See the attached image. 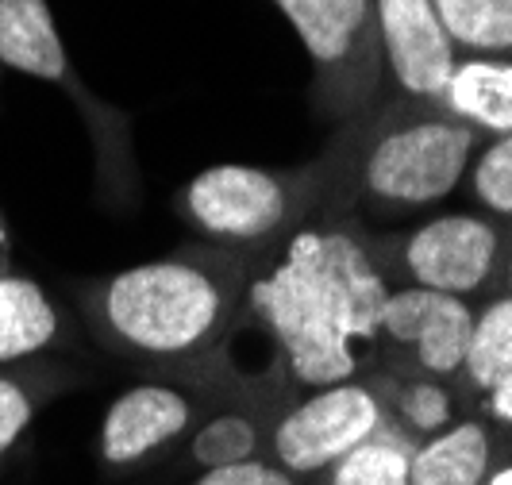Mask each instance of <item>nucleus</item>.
Returning a JSON list of instances; mask_svg holds the SVG:
<instances>
[{
	"mask_svg": "<svg viewBox=\"0 0 512 485\" xmlns=\"http://www.w3.org/2000/svg\"><path fill=\"white\" fill-rule=\"evenodd\" d=\"M366 228L316 212L282 243L258 251L243 297V324L266 335L293 393L355 378L378 347L385 305Z\"/></svg>",
	"mask_w": 512,
	"mask_h": 485,
	"instance_id": "1",
	"label": "nucleus"
},
{
	"mask_svg": "<svg viewBox=\"0 0 512 485\" xmlns=\"http://www.w3.org/2000/svg\"><path fill=\"white\" fill-rule=\"evenodd\" d=\"M251 251L189 243L81 289V316L104 351L208 389L228 378V347L243 324Z\"/></svg>",
	"mask_w": 512,
	"mask_h": 485,
	"instance_id": "2",
	"label": "nucleus"
},
{
	"mask_svg": "<svg viewBox=\"0 0 512 485\" xmlns=\"http://www.w3.org/2000/svg\"><path fill=\"white\" fill-rule=\"evenodd\" d=\"M482 139L443 104L382 93L339 120L328 147L316 154L324 181L320 212L351 216L362 228L412 220L459 189Z\"/></svg>",
	"mask_w": 512,
	"mask_h": 485,
	"instance_id": "3",
	"label": "nucleus"
},
{
	"mask_svg": "<svg viewBox=\"0 0 512 485\" xmlns=\"http://www.w3.org/2000/svg\"><path fill=\"white\" fill-rule=\"evenodd\" d=\"M324 208V181L316 158L305 166L270 170L220 162L185 181L178 212L205 243L231 251H266L282 243Z\"/></svg>",
	"mask_w": 512,
	"mask_h": 485,
	"instance_id": "4",
	"label": "nucleus"
},
{
	"mask_svg": "<svg viewBox=\"0 0 512 485\" xmlns=\"http://www.w3.org/2000/svg\"><path fill=\"white\" fill-rule=\"evenodd\" d=\"M512 224L486 212H436L409 228H366V247L389 289H436L482 305L501 293Z\"/></svg>",
	"mask_w": 512,
	"mask_h": 485,
	"instance_id": "5",
	"label": "nucleus"
},
{
	"mask_svg": "<svg viewBox=\"0 0 512 485\" xmlns=\"http://www.w3.org/2000/svg\"><path fill=\"white\" fill-rule=\"evenodd\" d=\"M312 62V104L324 120H347L382 97V51L374 0H274Z\"/></svg>",
	"mask_w": 512,
	"mask_h": 485,
	"instance_id": "6",
	"label": "nucleus"
},
{
	"mask_svg": "<svg viewBox=\"0 0 512 485\" xmlns=\"http://www.w3.org/2000/svg\"><path fill=\"white\" fill-rule=\"evenodd\" d=\"M382 428V401L370 389V382L355 374L343 382L293 393L270 424L266 459H274L305 482L312 474L328 470L343 455H351L359 443H366Z\"/></svg>",
	"mask_w": 512,
	"mask_h": 485,
	"instance_id": "7",
	"label": "nucleus"
},
{
	"mask_svg": "<svg viewBox=\"0 0 512 485\" xmlns=\"http://www.w3.org/2000/svg\"><path fill=\"white\" fill-rule=\"evenodd\" d=\"M212 389L174 374H154L147 382L124 389L101 420V462L108 470H128L154 455L170 451L197 428Z\"/></svg>",
	"mask_w": 512,
	"mask_h": 485,
	"instance_id": "8",
	"label": "nucleus"
},
{
	"mask_svg": "<svg viewBox=\"0 0 512 485\" xmlns=\"http://www.w3.org/2000/svg\"><path fill=\"white\" fill-rule=\"evenodd\" d=\"M478 305L466 297L397 285L385 293L374 355L459 382ZM370 355V358H374Z\"/></svg>",
	"mask_w": 512,
	"mask_h": 485,
	"instance_id": "9",
	"label": "nucleus"
},
{
	"mask_svg": "<svg viewBox=\"0 0 512 485\" xmlns=\"http://www.w3.org/2000/svg\"><path fill=\"white\" fill-rule=\"evenodd\" d=\"M374 27L382 51V93L443 101L462 54L439 20L436 0H374Z\"/></svg>",
	"mask_w": 512,
	"mask_h": 485,
	"instance_id": "10",
	"label": "nucleus"
},
{
	"mask_svg": "<svg viewBox=\"0 0 512 485\" xmlns=\"http://www.w3.org/2000/svg\"><path fill=\"white\" fill-rule=\"evenodd\" d=\"M359 374L378 393L385 424L397 428L412 447L424 443L428 435L443 432L447 424H455L459 416H466V412L474 409V401L462 393L459 382L424 374V370H412V366L389 362V358L374 355Z\"/></svg>",
	"mask_w": 512,
	"mask_h": 485,
	"instance_id": "11",
	"label": "nucleus"
},
{
	"mask_svg": "<svg viewBox=\"0 0 512 485\" xmlns=\"http://www.w3.org/2000/svg\"><path fill=\"white\" fill-rule=\"evenodd\" d=\"M501 428L486 412L470 409L443 432L412 447L409 485H482Z\"/></svg>",
	"mask_w": 512,
	"mask_h": 485,
	"instance_id": "12",
	"label": "nucleus"
},
{
	"mask_svg": "<svg viewBox=\"0 0 512 485\" xmlns=\"http://www.w3.org/2000/svg\"><path fill=\"white\" fill-rule=\"evenodd\" d=\"M0 62L35 81L62 85L70 58L47 0H0Z\"/></svg>",
	"mask_w": 512,
	"mask_h": 485,
	"instance_id": "13",
	"label": "nucleus"
},
{
	"mask_svg": "<svg viewBox=\"0 0 512 485\" xmlns=\"http://www.w3.org/2000/svg\"><path fill=\"white\" fill-rule=\"evenodd\" d=\"M439 104L482 135H512V58L462 54Z\"/></svg>",
	"mask_w": 512,
	"mask_h": 485,
	"instance_id": "14",
	"label": "nucleus"
},
{
	"mask_svg": "<svg viewBox=\"0 0 512 485\" xmlns=\"http://www.w3.org/2000/svg\"><path fill=\"white\" fill-rule=\"evenodd\" d=\"M62 316L39 281L24 274L0 278V366L31 362L39 351L54 347Z\"/></svg>",
	"mask_w": 512,
	"mask_h": 485,
	"instance_id": "15",
	"label": "nucleus"
},
{
	"mask_svg": "<svg viewBox=\"0 0 512 485\" xmlns=\"http://www.w3.org/2000/svg\"><path fill=\"white\" fill-rule=\"evenodd\" d=\"M505 378H512V293H493L474 312L459 385L478 409V397Z\"/></svg>",
	"mask_w": 512,
	"mask_h": 485,
	"instance_id": "16",
	"label": "nucleus"
},
{
	"mask_svg": "<svg viewBox=\"0 0 512 485\" xmlns=\"http://www.w3.org/2000/svg\"><path fill=\"white\" fill-rule=\"evenodd\" d=\"M409 459L412 443L385 424L382 432L359 443L351 455L305 478V485H409Z\"/></svg>",
	"mask_w": 512,
	"mask_h": 485,
	"instance_id": "17",
	"label": "nucleus"
},
{
	"mask_svg": "<svg viewBox=\"0 0 512 485\" xmlns=\"http://www.w3.org/2000/svg\"><path fill=\"white\" fill-rule=\"evenodd\" d=\"M459 54L512 58V0H436Z\"/></svg>",
	"mask_w": 512,
	"mask_h": 485,
	"instance_id": "18",
	"label": "nucleus"
},
{
	"mask_svg": "<svg viewBox=\"0 0 512 485\" xmlns=\"http://www.w3.org/2000/svg\"><path fill=\"white\" fill-rule=\"evenodd\" d=\"M66 378L70 374L62 366H31V362L0 366V459L20 443L39 405L58 393Z\"/></svg>",
	"mask_w": 512,
	"mask_h": 485,
	"instance_id": "19",
	"label": "nucleus"
},
{
	"mask_svg": "<svg viewBox=\"0 0 512 485\" xmlns=\"http://www.w3.org/2000/svg\"><path fill=\"white\" fill-rule=\"evenodd\" d=\"M466 197L493 220L512 224V135H486L466 166Z\"/></svg>",
	"mask_w": 512,
	"mask_h": 485,
	"instance_id": "20",
	"label": "nucleus"
},
{
	"mask_svg": "<svg viewBox=\"0 0 512 485\" xmlns=\"http://www.w3.org/2000/svg\"><path fill=\"white\" fill-rule=\"evenodd\" d=\"M193 485H305V482L297 474H289L285 466H278L274 459L258 455V459L208 466V470H201L193 478Z\"/></svg>",
	"mask_w": 512,
	"mask_h": 485,
	"instance_id": "21",
	"label": "nucleus"
},
{
	"mask_svg": "<svg viewBox=\"0 0 512 485\" xmlns=\"http://www.w3.org/2000/svg\"><path fill=\"white\" fill-rule=\"evenodd\" d=\"M478 412H486V416L497 424V428H501V432L512 435V378L489 385L486 393L478 397Z\"/></svg>",
	"mask_w": 512,
	"mask_h": 485,
	"instance_id": "22",
	"label": "nucleus"
},
{
	"mask_svg": "<svg viewBox=\"0 0 512 485\" xmlns=\"http://www.w3.org/2000/svg\"><path fill=\"white\" fill-rule=\"evenodd\" d=\"M482 485H512V435H497V447H493V462L486 470V482Z\"/></svg>",
	"mask_w": 512,
	"mask_h": 485,
	"instance_id": "23",
	"label": "nucleus"
},
{
	"mask_svg": "<svg viewBox=\"0 0 512 485\" xmlns=\"http://www.w3.org/2000/svg\"><path fill=\"white\" fill-rule=\"evenodd\" d=\"M501 293H512V235H509V251H505V274H501Z\"/></svg>",
	"mask_w": 512,
	"mask_h": 485,
	"instance_id": "24",
	"label": "nucleus"
}]
</instances>
